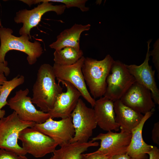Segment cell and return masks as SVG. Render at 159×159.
<instances>
[{
	"instance_id": "obj_9",
	"label": "cell",
	"mask_w": 159,
	"mask_h": 159,
	"mask_svg": "<svg viewBox=\"0 0 159 159\" xmlns=\"http://www.w3.org/2000/svg\"><path fill=\"white\" fill-rule=\"evenodd\" d=\"M28 88L20 90L7 101V105L17 114L21 120L36 123L44 122L50 117L48 113L37 110L32 102V98L28 96Z\"/></svg>"
},
{
	"instance_id": "obj_3",
	"label": "cell",
	"mask_w": 159,
	"mask_h": 159,
	"mask_svg": "<svg viewBox=\"0 0 159 159\" xmlns=\"http://www.w3.org/2000/svg\"><path fill=\"white\" fill-rule=\"evenodd\" d=\"M13 32L12 29L3 27L0 21V62L7 64L5 59L6 55L9 51L14 50L26 53L29 64H35L43 53L41 44L37 41L30 42L28 35L17 37L12 34Z\"/></svg>"
},
{
	"instance_id": "obj_29",
	"label": "cell",
	"mask_w": 159,
	"mask_h": 159,
	"mask_svg": "<svg viewBox=\"0 0 159 159\" xmlns=\"http://www.w3.org/2000/svg\"><path fill=\"white\" fill-rule=\"evenodd\" d=\"M110 159H131L127 153L117 154L110 157Z\"/></svg>"
},
{
	"instance_id": "obj_20",
	"label": "cell",
	"mask_w": 159,
	"mask_h": 159,
	"mask_svg": "<svg viewBox=\"0 0 159 159\" xmlns=\"http://www.w3.org/2000/svg\"><path fill=\"white\" fill-rule=\"evenodd\" d=\"M99 143L92 140L86 143H68L53 152L52 159H82V154L91 147L98 146Z\"/></svg>"
},
{
	"instance_id": "obj_10",
	"label": "cell",
	"mask_w": 159,
	"mask_h": 159,
	"mask_svg": "<svg viewBox=\"0 0 159 159\" xmlns=\"http://www.w3.org/2000/svg\"><path fill=\"white\" fill-rule=\"evenodd\" d=\"M66 8L65 5L62 4L54 5L49 2L44 1L31 10L24 9L19 11L16 13L14 20L17 23L23 24L19 30V34L28 35L31 38V29L38 24L44 14L53 11L57 15H60L64 13Z\"/></svg>"
},
{
	"instance_id": "obj_32",
	"label": "cell",
	"mask_w": 159,
	"mask_h": 159,
	"mask_svg": "<svg viewBox=\"0 0 159 159\" xmlns=\"http://www.w3.org/2000/svg\"><path fill=\"white\" fill-rule=\"evenodd\" d=\"M49 159H52V157H51V158H49Z\"/></svg>"
},
{
	"instance_id": "obj_26",
	"label": "cell",
	"mask_w": 159,
	"mask_h": 159,
	"mask_svg": "<svg viewBox=\"0 0 159 159\" xmlns=\"http://www.w3.org/2000/svg\"><path fill=\"white\" fill-rule=\"evenodd\" d=\"M152 138L155 144L159 145V122L155 123L152 130Z\"/></svg>"
},
{
	"instance_id": "obj_14",
	"label": "cell",
	"mask_w": 159,
	"mask_h": 159,
	"mask_svg": "<svg viewBox=\"0 0 159 159\" xmlns=\"http://www.w3.org/2000/svg\"><path fill=\"white\" fill-rule=\"evenodd\" d=\"M151 40L147 42L148 50L145 59L140 65H127L125 66L133 76L136 82L145 87L151 92L152 97L155 104L159 105V90L155 82V70L149 64L150 57V44Z\"/></svg>"
},
{
	"instance_id": "obj_27",
	"label": "cell",
	"mask_w": 159,
	"mask_h": 159,
	"mask_svg": "<svg viewBox=\"0 0 159 159\" xmlns=\"http://www.w3.org/2000/svg\"><path fill=\"white\" fill-rule=\"evenodd\" d=\"M148 155H149V159H159V149L157 147L153 146Z\"/></svg>"
},
{
	"instance_id": "obj_8",
	"label": "cell",
	"mask_w": 159,
	"mask_h": 159,
	"mask_svg": "<svg viewBox=\"0 0 159 159\" xmlns=\"http://www.w3.org/2000/svg\"><path fill=\"white\" fill-rule=\"evenodd\" d=\"M18 139L27 153L41 158L53 153L58 145L52 138L32 127H26L19 133Z\"/></svg>"
},
{
	"instance_id": "obj_21",
	"label": "cell",
	"mask_w": 159,
	"mask_h": 159,
	"mask_svg": "<svg viewBox=\"0 0 159 159\" xmlns=\"http://www.w3.org/2000/svg\"><path fill=\"white\" fill-rule=\"evenodd\" d=\"M81 49L78 50L71 47H66L61 50H55L54 53V63L61 65L67 66L76 63L83 56Z\"/></svg>"
},
{
	"instance_id": "obj_12",
	"label": "cell",
	"mask_w": 159,
	"mask_h": 159,
	"mask_svg": "<svg viewBox=\"0 0 159 159\" xmlns=\"http://www.w3.org/2000/svg\"><path fill=\"white\" fill-rule=\"evenodd\" d=\"M131 137V132L121 130L119 132L110 131L100 133L92 140H100V147L96 151L110 158L116 155L126 153Z\"/></svg>"
},
{
	"instance_id": "obj_15",
	"label": "cell",
	"mask_w": 159,
	"mask_h": 159,
	"mask_svg": "<svg viewBox=\"0 0 159 159\" xmlns=\"http://www.w3.org/2000/svg\"><path fill=\"white\" fill-rule=\"evenodd\" d=\"M58 82L65 86L66 90L59 95L53 108L48 113L52 118L63 119L71 116L82 95L80 92L70 83L63 81Z\"/></svg>"
},
{
	"instance_id": "obj_22",
	"label": "cell",
	"mask_w": 159,
	"mask_h": 159,
	"mask_svg": "<svg viewBox=\"0 0 159 159\" xmlns=\"http://www.w3.org/2000/svg\"><path fill=\"white\" fill-rule=\"evenodd\" d=\"M25 77L18 75L9 81H5L2 85L0 93V108L7 105V98L11 92L15 88L24 82Z\"/></svg>"
},
{
	"instance_id": "obj_24",
	"label": "cell",
	"mask_w": 159,
	"mask_h": 159,
	"mask_svg": "<svg viewBox=\"0 0 159 159\" xmlns=\"http://www.w3.org/2000/svg\"><path fill=\"white\" fill-rule=\"evenodd\" d=\"M0 159H28L25 155H19L3 149L0 150Z\"/></svg>"
},
{
	"instance_id": "obj_25",
	"label": "cell",
	"mask_w": 159,
	"mask_h": 159,
	"mask_svg": "<svg viewBox=\"0 0 159 159\" xmlns=\"http://www.w3.org/2000/svg\"><path fill=\"white\" fill-rule=\"evenodd\" d=\"M109 157L96 151L92 153L83 154L82 159H110Z\"/></svg>"
},
{
	"instance_id": "obj_7",
	"label": "cell",
	"mask_w": 159,
	"mask_h": 159,
	"mask_svg": "<svg viewBox=\"0 0 159 159\" xmlns=\"http://www.w3.org/2000/svg\"><path fill=\"white\" fill-rule=\"evenodd\" d=\"M85 57L83 56L75 63L63 66L54 63L53 69L58 82H67L73 85L80 93L82 96L92 107L95 100L88 90L82 72V67Z\"/></svg>"
},
{
	"instance_id": "obj_5",
	"label": "cell",
	"mask_w": 159,
	"mask_h": 159,
	"mask_svg": "<svg viewBox=\"0 0 159 159\" xmlns=\"http://www.w3.org/2000/svg\"><path fill=\"white\" fill-rule=\"evenodd\" d=\"M71 116L75 134L69 142H87L97 125L94 109L88 107L80 98Z\"/></svg>"
},
{
	"instance_id": "obj_4",
	"label": "cell",
	"mask_w": 159,
	"mask_h": 159,
	"mask_svg": "<svg viewBox=\"0 0 159 159\" xmlns=\"http://www.w3.org/2000/svg\"><path fill=\"white\" fill-rule=\"evenodd\" d=\"M34 122L21 120L14 111L6 117L0 119V148L11 151L19 155L27 153L18 144L20 132L26 127H32Z\"/></svg>"
},
{
	"instance_id": "obj_2",
	"label": "cell",
	"mask_w": 159,
	"mask_h": 159,
	"mask_svg": "<svg viewBox=\"0 0 159 159\" xmlns=\"http://www.w3.org/2000/svg\"><path fill=\"white\" fill-rule=\"evenodd\" d=\"M114 61L109 54L100 60L85 57L82 72L86 85L94 99L104 96L107 86L106 79Z\"/></svg>"
},
{
	"instance_id": "obj_31",
	"label": "cell",
	"mask_w": 159,
	"mask_h": 159,
	"mask_svg": "<svg viewBox=\"0 0 159 159\" xmlns=\"http://www.w3.org/2000/svg\"><path fill=\"white\" fill-rule=\"evenodd\" d=\"M5 114V110H1L0 108V119L4 117Z\"/></svg>"
},
{
	"instance_id": "obj_13",
	"label": "cell",
	"mask_w": 159,
	"mask_h": 159,
	"mask_svg": "<svg viewBox=\"0 0 159 159\" xmlns=\"http://www.w3.org/2000/svg\"><path fill=\"white\" fill-rule=\"evenodd\" d=\"M120 100L125 105L142 114L154 111L155 107L150 91L136 82L129 88Z\"/></svg>"
},
{
	"instance_id": "obj_18",
	"label": "cell",
	"mask_w": 159,
	"mask_h": 159,
	"mask_svg": "<svg viewBox=\"0 0 159 159\" xmlns=\"http://www.w3.org/2000/svg\"><path fill=\"white\" fill-rule=\"evenodd\" d=\"M90 24H75L71 27L64 30L57 37L56 40L51 44L49 47L55 50H59L66 47H71L79 50L80 38L82 32L88 31Z\"/></svg>"
},
{
	"instance_id": "obj_11",
	"label": "cell",
	"mask_w": 159,
	"mask_h": 159,
	"mask_svg": "<svg viewBox=\"0 0 159 159\" xmlns=\"http://www.w3.org/2000/svg\"><path fill=\"white\" fill-rule=\"evenodd\" d=\"M32 127L49 137L60 146L69 143L75 134L71 116L59 121L50 117L43 123H35Z\"/></svg>"
},
{
	"instance_id": "obj_19",
	"label": "cell",
	"mask_w": 159,
	"mask_h": 159,
	"mask_svg": "<svg viewBox=\"0 0 159 159\" xmlns=\"http://www.w3.org/2000/svg\"><path fill=\"white\" fill-rule=\"evenodd\" d=\"M115 119L120 130L131 132L140 123L144 115L123 104L120 100L114 102Z\"/></svg>"
},
{
	"instance_id": "obj_30",
	"label": "cell",
	"mask_w": 159,
	"mask_h": 159,
	"mask_svg": "<svg viewBox=\"0 0 159 159\" xmlns=\"http://www.w3.org/2000/svg\"><path fill=\"white\" fill-rule=\"evenodd\" d=\"M5 75L4 74H0V93L3 84L5 81L7 80Z\"/></svg>"
},
{
	"instance_id": "obj_28",
	"label": "cell",
	"mask_w": 159,
	"mask_h": 159,
	"mask_svg": "<svg viewBox=\"0 0 159 159\" xmlns=\"http://www.w3.org/2000/svg\"><path fill=\"white\" fill-rule=\"evenodd\" d=\"M7 65L4 63L0 62V74H4L6 76L9 74L10 69Z\"/></svg>"
},
{
	"instance_id": "obj_17",
	"label": "cell",
	"mask_w": 159,
	"mask_h": 159,
	"mask_svg": "<svg viewBox=\"0 0 159 159\" xmlns=\"http://www.w3.org/2000/svg\"><path fill=\"white\" fill-rule=\"evenodd\" d=\"M153 112L152 111L144 114L140 123L131 132V140L127 152L131 159L148 158V153L153 146L145 142L143 138L142 131L145 123L151 116Z\"/></svg>"
},
{
	"instance_id": "obj_23",
	"label": "cell",
	"mask_w": 159,
	"mask_h": 159,
	"mask_svg": "<svg viewBox=\"0 0 159 159\" xmlns=\"http://www.w3.org/2000/svg\"><path fill=\"white\" fill-rule=\"evenodd\" d=\"M87 0H35L34 3H40L43 2H57L63 4L66 6V8L77 7L82 12L89 11V8L85 6Z\"/></svg>"
},
{
	"instance_id": "obj_16",
	"label": "cell",
	"mask_w": 159,
	"mask_h": 159,
	"mask_svg": "<svg viewBox=\"0 0 159 159\" xmlns=\"http://www.w3.org/2000/svg\"><path fill=\"white\" fill-rule=\"evenodd\" d=\"M94 107L97 125L100 128L107 132L119 130L115 119L114 102L104 96L96 100Z\"/></svg>"
},
{
	"instance_id": "obj_1",
	"label": "cell",
	"mask_w": 159,
	"mask_h": 159,
	"mask_svg": "<svg viewBox=\"0 0 159 159\" xmlns=\"http://www.w3.org/2000/svg\"><path fill=\"white\" fill-rule=\"evenodd\" d=\"M52 66L48 64L41 65L38 70L33 87V103L40 110L46 113L52 109L63 88L57 83Z\"/></svg>"
},
{
	"instance_id": "obj_6",
	"label": "cell",
	"mask_w": 159,
	"mask_h": 159,
	"mask_svg": "<svg viewBox=\"0 0 159 159\" xmlns=\"http://www.w3.org/2000/svg\"><path fill=\"white\" fill-rule=\"evenodd\" d=\"M136 80L125 64L114 61L106 79L107 87L104 96L115 102L120 100Z\"/></svg>"
}]
</instances>
